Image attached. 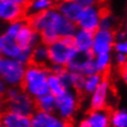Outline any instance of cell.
Wrapping results in <instances>:
<instances>
[{"mask_svg":"<svg viewBox=\"0 0 127 127\" xmlns=\"http://www.w3.org/2000/svg\"><path fill=\"white\" fill-rule=\"evenodd\" d=\"M27 65L18 59L7 57L0 58V77L1 81L7 86L20 87L22 85Z\"/></svg>","mask_w":127,"mask_h":127,"instance_id":"4","label":"cell"},{"mask_svg":"<svg viewBox=\"0 0 127 127\" xmlns=\"http://www.w3.org/2000/svg\"><path fill=\"white\" fill-rule=\"evenodd\" d=\"M5 110L32 117L37 111L36 100L20 87L8 88L5 94Z\"/></svg>","mask_w":127,"mask_h":127,"instance_id":"3","label":"cell"},{"mask_svg":"<svg viewBox=\"0 0 127 127\" xmlns=\"http://www.w3.org/2000/svg\"><path fill=\"white\" fill-rule=\"evenodd\" d=\"M27 19L41 34V41L47 45L60 38H72L77 30L76 23L65 19L56 6Z\"/></svg>","mask_w":127,"mask_h":127,"instance_id":"1","label":"cell"},{"mask_svg":"<svg viewBox=\"0 0 127 127\" xmlns=\"http://www.w3.org/2000/svg\"><path fill=\"white\" fill-rule=\"evenodd\" d=\"M1 127H32L29 116L5 110L1 115Z\"/></svg>","mask_w":127,"mask_h":127,"instance_id":"17","label":"cell"},{"mask_svg":"<svg viewBox=\"0 0 127 127\" xmlns=\"http://www.w3.org/2000/svg\"><path fill=\"white\" fill-rule=\"evenodd\" d=\"M16 41L22 50L32 51L35 46L41 42V34L28 21L16 37Z\"/></svg>","mask_w":127,"mask_h":127,"instance_id":"13","label":"cell"},{"mask_svg":"<svg viewBox=\"0 0 127 127\" xmlns=\"http://www.w3.org/2000/svg\"><path fill=\"white\" fill-rule=\"evenodd\" d=\"M48 46L50 64H58L65 68L78 52L74 45L72 38H60Z\"/></svg>","mask_w":127,"mask_h":127,"instance_id":"5","label":"cell"},{"mask_svg":"<svg viewBox=\"0 0 127 127\" xmlns=\"http://www.w3.org/2000/svg\"><path fill=\"white\" fill-rule=\"evenodd\" d=\"M105 76H106L101 75V74L99 73L86 76H85V81H84V85H83L82 92L81 93L84 94V95L90 96L99 87V85L101 84Z\"/></svg>","mask_w":127,"mask_h":127,"instance_id":"21","label":"cell"},{"mask_svg":"<svg viewBox=\"0 0 127 127\" xmlns=\"http://www.w3.org/2000/svg\"><path fill=\"white\" fill-rule=\"evenodd\" d=\"M111 97H112V87L111 80L109 79L108 76H106L99 87L91 95L89 96V100H88L89 109V110L108 109Z\"/></svg>","mask_w":127,"mask_h":127,"instance_id":"7","label":"cell"},{"mask_svg":"<svg viewBox=\"0 0 127 127\" xmlns=\"http://www.w3.org/2000/svg\"><path fill=\"white\" fill-rule=\"evenodd\" d=\"M28 22V19H22L17 20V21H13V22L7 23L4 29V34H6V36H9L11 38L16 39V37L18 36V34L19 33V32L21 31L24 25Z\"/></svg>","mask_w":127,"mask_h":127,"instance_id":"26","label":"cell"},{"mask_svg":"<svg viewBox=\"0 0 127 127\" xmlns=\"http://www.w3.org/2000/svg\"><path fill=\"white\" fill-rule=\"evenodd\" d=\"M32 127H73L69 121H66L54 112L37 111L32 117Z\"/></svg>","mask_w":127,"mask_h":127,"instance_id":"12","label":"cell"},{"mask_svg":"<svg viewBox=\"0 0 127 127\" xmlns=\"http://www.w3.org/2000/svg\"><path fill=\"white\" fill-rule=\"evenodd\" d=\"M32 63L48 66L50 64V54H49V46L41 41L37 46H35L32 53Z\"/></svg>","mask_w":127,"mask_h":127,"instance_id":"20","label":"cell"},{"mask_svg":"<svg viewBox=\"0 0 127 127\" xmlns=\"http://www.w3.org/2000/svg\"><path fill=\"white\" fill-rule=\"evenodd\" d=\"M119 73H120V76H121L123 82L127 86V62L124 66L119 69Z\"/></svg>","mask_w":127,"mask_h":127,"instance_id":"32","label":"cell"},{"mask_svg":"<svg viewBox=\"0 0 127 127\" xmlns=\"http://www.w3.org/2000/svg\"><path fill=\"white\" fill-rule=\"evenodd\" d=\"M77 4H79L82 7H88V6H98L100 0H74Z\"/></svg>","mask_w":127,"mask_h":127,"instance_id":"30","label":"cell"},{"mask_svg":"<svg viewBox=\"0 0 127 127\" xmlns=\"http://www.w3.org/2000/svg\"><path fill=\"white\" fill-rule=\"evenodd\" d=\"M48 88H49V92L53 94L55 97L62 95L68 89L64 85L61 76L58 74L51 73L48 78Z\"/></svg>","mask_w":127,"mask_h":127,"instance_id":"22","label":"cell"},{"mask_svg":"<svg viewBox=\"0 0 127 127\" xmlns=\"http://www.w3.org/2000/svg\"><path fill=\"white\" fill-rule=\"evenodd\" d=\"M116 41V32L98 29L94 32V42L92 54L94 55L101 54H111Z\"/></svg>","mask_w":127,"mask_h":127,"instance_id":"9","label":"cell"},{"mask_svg":"<svg viewBox=\"0 0 127 127\" xmlns=\"http://www.w3.org/2000/svg\"><path fill=\"white\" fill-rule=\"evenodd\" d=\"M79 103V93L74 89H68L56 97L55 112L63 119L71 122L78 111Z\"/></svg>","mask_w":127,"mask_h":127,"instance_id":"6","label":"cell"},{"mask_svg":"<svg viewBox=\"0 0 127 127\" xmlns=\"http://www.w3.org/2000/svg\"><path fill=\"white\" fill-rule=\"evenodd\" d=\"M0 1H9V2H14V3H17V4H20V5H22V6H26L30 0H0Z\"/></svg>","mask_w":127,"mask_h":127,"instance_id":"34","label":"cell"},{"mask_svg":"<svg viewBox=\"0 0 127 127\" xmlns=\"http://www.w3.org/2000/svg\"><path fill=\"white\" fill-rule=\"evenodd\" d=\"M26 18L25 6L9 1H0V19L6 24Z\"/></svg>","mask_w":127,"mask_h":127,"instance_id":"14","label":"cell"},{"mask_svg":"<svg viewBox=\"0 0 127 127\" xmlns=\"http://www.w3.org/2000/svg\"><path fill=\"white\" fill-rule=\"evenodd\" d=\"M8 88H9V87L7 86L6 83H4L3 81L0 82V92H1L2 96H5V94H6V90L8 89Z\"/></svg>","mask_w":127,"mask_h":127,"instance_id":"33","label":"cell"},{"mask_svg":"<svg viewBox=\"0 0 127 127\" xmlns=\"http://www.w3.org/2000/svg\"><path fill=\"white\" fill-rule=\"evenodd\" d=\"M36 106L37 110L42 111L55 112L56 109V97L51 93H48L46 95L42 96L38 99H36Z\"/></svg>","mask_w":127,"mask_h":127,"instance_id":"24","label":"cell"},{"mask_svg":"<svg viewBox=\"0 0 127 127\" xmlns=\"http://www.w3.org/2000/svg\"><path fill=\"white\" fill-rule=\"evenodd\" d=\"M22 52V49L18 44L16 39L2 33L0 36V54L1 57L18 59Z\"/></svg>","mask_w":127,"mask_h":127,"instance_id":"18","label":"cell"},{"mask_svg":"<svg viewBox=\"0 0 127 127\" xmlns=\"http://www.w3.org/2000/svg\"><path fill=\"white\" fill-rule=\"evenodd\" d=\"M117 25V19L113 14L108 12L105 10L102 15L101 20H100V26L99 29L108 30V31H113L115 32V28Z\"/></svg>","mask_w":127,"mask_h":127,"instance_id":"28","label":"cell"},{"mask_svg":"<svg viewBox=\"0 0 127 127\" xmlns=\"http://www.w3.org/2000/svg\"><path fill=\"white\" fill-rule=\"evenodd\" d=\"M111 127H127V109L118 108L111 111Z\"/></svg>","mask_w":127,"mask_h":127,"instance_id":"25","label":"cell"},{"mask_svg":"<svg viewBox=\"0 0 127 127\" xmlns=\"http://www.w3.org/2000/svg\"><path fill=\"white\" fill-rule=\"evenodd\" d=\"M127 62V56L122 54H116L114 53L113 55V64H114L118 69L123 67Z\"/></svg>","mask_w":127,"mask_h":127,"instance_id":"29","label":"cell"},{"mask_svg":"<svg viewBox=\"0 0 127 127\" xmlns=\"http://www.w3.org/2000/svg\"><path fill=\"white\" fill-rule=\"evenodd\" d=\"M104 11L105 10L101 6H99V5L84 7L79 19L76 22L77 28L92 32H97L99 29L100 20Z\"/></svg>","mask_w":127,"mask_h":127,"instance_id":"8","label":"cell"},{"mask_svg":"<svg viewBox=\"0 0 127 127\" xmlns=\"http://www.w3.org/2000/svg\"><path fill=\"white\" fill-rule=\"evenodd\" d=\"M113 52L116 54H122L127 56V35L124 31L116 32V41Z\"/></svg>","mask_w":127,"mask_h":127,"instance_id":"27","label":"cell"},{"mask_svg":"<svg viewBox=\"0 0 127 127\" xmlns=\"http://www.w3.org/2000/svg\"><path fill=\"white\" fill-rule=\"evenodd\" d=\"M48 68L50 70V72L53 74H60L65 69V67H63L58 64H48Z\"/></svg>","mask_w":127,"mask_h":127,"instance_id":"31","label":"cell"},{"mask_svg":"<svg viewBox=\"0 0 127 127\" xmlns=\"http://www.w3.org/2000/svg\"><path fill=\"white\" fill-rule=\"evenodd\" d=\"M124 31L125 32V33H126V35H127V20L125 21V23H124Z\"/></svg>","mask_w":127,"mask_h":127,"instance_id":"35","label":"cell"},{"mask_svg":"<svg viewBox=\"0 0 127 127\" xmlns=\"http://www.w3.org/2000/svg\"><path fill=\"white\" fill-rule=\"evenodd\" d=\"M76 127H111V111L108 109L89 110L77 122Z\"/></svg>","mask_w":127,"mask_h":127,"instance_id":"11","label":"cell"},{"mask_svg":"<svg viewBox=\"0 0 127 127\" xmlns=\"http://www.w3.org/2000/svg\"><path fill=\"white\" fill-rule=\"evenodd\" d=\"M74 45L78 52L81 53H92L94 42V32L84 29L77 28L72 37Z\"/></svg>","mask_w":127,"mask_h":127,"instance_id":"16","label":"cell"},{"mask_svg":"<svg viewBox=\"0 0 127 127\" xmlns=\"http://www.w3.org/2000/svg\"><path fill=\"white\" fill-rule=\"evenodd\" d=\"M95 65L97 72L101 75L107 76L111 65L113 64V55L112 54H101L95 55Z\"/></svg>","mask_w":127,"mask_h":127,"instance_id":"23","label":"cell"},{"mask_svg":"<svg viewBox=\"0 0 127 127\" xmlns=\"http://www.w3.org/2000/svg\"><path fill=\"white\" fill-rule=\"evenodd\" d=\"M94 58L95 55L92 53L77 52L66 68L70 71L82 74L85 76L96 74L98 72L95 65Z\"/></svg>","mask_w":127,"mask_h":127,"instance_id":"10","label":"cell"},{"mask_svg":"<svg viewBox=\"0 0 127 127\" xmlns=\"http://www.w3.org/2000/svg\"><path fill=\"white\" fill-rule=\"evenodd\" d=\"M55 6L65 19L76 24L84 8L74 0H57Z\"/></svg>","mask_w":127,"mask_h":127,"instance_id":"15","label":"cell"},{"mask_svg":"<svg viewBox=\"0 0 127 127\" xmlns=\"http://www.w3.org/2000/svg\"><path fill=\"white\" fill-rule=\"evenodd\" d=\"M48 66L31 63L27 65L21 89L36 100L49 92L48 78L50 76Z\"/></svg>","mask_w":127,"mask_h":127,"instance_id":"2","label":"cell"},{"mask_svg":"<svg viewBox=\"0 0 127 127\" xmlns=\"http://www.w3.org/2000/svg\"><path fill=\"white\" fill-rule=\"evenodd\" d=\"M57 0H30L25 6L26 18L43 13L56 6Z\"/></svg>","mask_w":127,"mask_h":127,"instance_id":"19","label":"cell"}]
</instances>
